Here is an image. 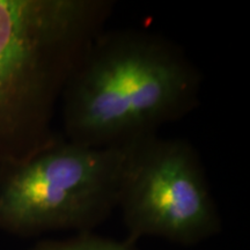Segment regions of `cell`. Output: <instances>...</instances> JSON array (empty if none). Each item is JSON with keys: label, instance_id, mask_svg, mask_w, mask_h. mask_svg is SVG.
I'll use <instances>...</instances> for the list:
<instances>
[{"label": "cell", "instance_id": "obj_1", "mask_svg": "<svg viewBox=\"0 0 250 250\" xmlns=\"http://www.w3.org/2000/svg\"><path fill=\"white\" fill-rule=\"evenodd\" d=\"M202 81L181 46L160 34L103 30L62 93L64 138L107 148L158 134L198 105Z\"/></svg>", "mask_w": 250, "mask_h": 250}, {"label": "cell", "instance_id": "obj_2", "mask_svg": "<svg viewBox=\"0 0 250 250\" xmlns=\"http://www.w3.org/2000/svg\"><path fill=\"white\" fill-rule=\"evenodd\" d=\"M112 8L109 0H0V166L57 138L56 108Z\"/></svg>", "mask_w": 250, "mask_h": 250}, {"label": "cell", "instance_id": "obj_3", "mask_svg": "<svg viewBox=\"0 0 250 250\" xmlns=\"http://www.w3.org/2000/svg\"><path fill=\"white\" fill-rule=\"evenodd\" d=\"M129 145L89 148L57 137L0 166V229L20 236L90 229L118 206Z\"/></svg>", "mask_w": 250, "mask_h": 250}, {"label": "cell", "instance_id": "obj_4", "mask_svg": "<svg viewBox=\"0 0 250 250\" xmlns=\"http://www.w3.org/2000/svg\"><path fill=\"white\" fill-rule=\"evenodd\" d=\"M118 206L131 243L158 236L195 245L221 227L199 154L183 139L130 144Z\"/></svg>", "mask_w": 250, "mask_h": 250}, {"label": "cell", "instance_id": "obj_5", "mask_svg": "<svg viewBox=\"0 0 250 250\" xmlns=\"http://www.w3.org/2000/svg\"><path fill=\"white\" fill-rule=\"evenodd\" d=\"M30 250H137L134 243L115 241L90 232L80 233L68 240H43L37 242Z\"/></svg>", "mask_w": 250, "mask_h": 250}]
</instances>
